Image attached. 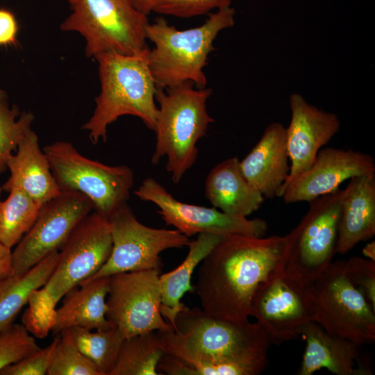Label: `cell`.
Segmentation results:
<instances>
[{
    "mask_svg": "<svg viewBox=\"0 0 375 375\" xmlns=\"http://www.w3.org/2000/svg\"><path fill=\"white\" fill-rule=\"evenodd\" d=\"M288 234L256 238L224 235L201 261L196 292L208 315L237 324L248 322L258 287L285 269Z\"/></svg>",
    "mask_w": 375,
    "mask_h": 375,
    "instance_id": "1",
    "label": "cell"
},
{
    "mask_svg": "<svg viewBox=\"0 0 375 375\" xmlns=\"http://www.w3.org/2000/svg\"><path fill=\"white\" fill-rule=\"evenodd\" d=\"M158 332L164 351L157 366L160 375H217L220 364L244 365L259 374L267 367L271 342L257 322L237 324L186 306L174 331Z\"/></svg>",
    "mask_w": 375,
    "mask_h": 375,
    "instance_id": "2",
    "label": "cell"
},
{
    "mask_svg": "<svg viewBox=\"0 0 375 375\" xmlns=\"http://www.w3.org/2000/svg\"><path fill=\"white\" fill-rule=\"evenodd\" d=\"M235 10L231 6L209 13L199 26L178 30L163 17L148 23L147 39L153 44L147 62L158 88L167 89L186 82L205 88L207 78L203 69L209 54L215 50L213 42L223 30L235 24Z\"/></svg>",
    "mask_w": 375,
    "mask_h": 375,
    "instance_id": "3",
    "label": "cell"
},
{
    "mask_svg": "<svg viewBox=\"0 0 375 375\" xmlns=\"http://www.w3.org/2000/svg\"><path fill=\"white\" fill-rule=\"evenodd\" d=\"M147 54L105 53L94 58L98 62L101 91L94 99L92 116L82 126L89 132L93 144L100 140L106 142L108 126L123 115L137 117L154 131L158 88L150 72Z\"/></svg>",
    "mask_w": 375,
    "mask_h": 375,
    "instance_id": "4",
    "label": "cell"
},
{
    "mask_svg": "<svg viewBox=\"0 0 375 375\" xmlns=\"http://www.w3.org/2000/svg\"><path fill=\"white\" fill-rule=\"evenodd\" d=\"M211 94V89L195 88L190 82L158 88L156 100L158 106L153 131L156 143L151 160L156 165L167 156L166 169L174 183H179L195 163L197 143L214 122L206 109Z\"/></svg>",
    "mask_w": 375,
    "mask_h": 375,
    "instance_id": "5",
    "label": "cell"
},
{
    "mask_svg": "<svg viewBox=\"0 0 375 375\" xmlns=\"http://www.w3.org/2000/svg\"><path fill=\"white\" fill-rule=\"evenodd\" d=\"M72 13L60 24L85 41V54L94 58L105 53L144 55L149 52L148 16L132 0H69Z\"/></svg>",
    "mask_w": 375,
    "mask_h": 375,
    "instance_id": "6",
    "label": "cell"
},
{
    "mask_svg": "<svg viewBox=\"0 0 375 375\" xmlns=\"http://www.w3.org/2000/svg\"><path fill=\"white\" fill-rule=\"evenodd\" d=\"M314 322L358 346L375 340V311L353 283L345 260L331 262L309 282Z\"/></svg>",
    "mask_w": 375,
    "mask_h": 375,
    "instance_id": "7",
    "label": "cell"
},
{
    "mask_svg": "<svg viewBox=\"0 0 375 375\" xmlns=\"http://www.w3.org/2000/svg\"><path fill=\"white\" fill-rule=\"evenodd\" d=\"M60 191H76L92 202L93 210L108 219L126 203L133 185V170L110 166L82 156L71 142L58 141L43 149Z\"/></svg>",
    "mask_w": 375,
    "mask_h": 375,
    "instance_id": "8",
    "label": "cell"
},
{
    "mask_svg": "<svg viewBox=\"0 0 375 375\" xmlns=\"http://www.w3.org/2000/svg\"><path fill=\"white\" fill-rule=\"evenodd\" d=\"M108 221L112 251L106 263L90 278L126 272L160 270L161 252L183 248L190 242L177 229L154 228L140 223L127 202L118 207Z\"/></svg>",
    "mask_w": 375,
    "mask_h": 375,
    "instance_id": "9",
    "label": "cell"
},
{
    "mask_svg": "<svg viewBox=\"0 0 375 375\" xmlns=\"http://www.w3.org/2000/svg\"><path fill=\"white\" fill-rule=\"evenodd\" d=\"M343 194L338 188L309 202L307 212L288 233L286 272L309 283L332 262Z\"/></svg>",
    "mask_w": 375,
    "mask_h": 375,
    "instance_id": "10",
    "label": "cell"
},
{
    "mask_svg": "<svg viewBox=\"0 0 375 375\" xmlns=\"http://www.w3.org/2000/svg\"><path fill=\"white\" fill-rule=\"evenodd\" d=\"M251 316L257 319L271 343L279 345L295 340L308 322H314L309 283L285 269L274 274L256 290Z\"/></svg>",
    "mask_w": 375,
    "mask_h": 375,
    "instance_id": "11",
    "label": "cell"
},
{
    "mask_svg": "<svg viewBox=\"0 0 375 375\" xmlns=\"http://www.w3.org/2000/svg\"><path fill=\"white\" fill-rule=\"evenodd\" d=\"M160 270L126 272L109 276L106 317L125 338L151 331H174L160 312Z\"/></svg>",
    "mask_w": 375,
    "mask_h": 375,
    "instance_id": "12",
    "label": "cell"
},
{
    "mask_svg": "<svg viewBox=\"0 0 375 375\" xmlns=\"http://www.w3.org/2000/svg\"><path fill=\"white\" fill-rule=\"evenodd\" d=\"M92 210L91 201L76 191H61L43 204L36 221L12 252V276L24 274L43 258L58 251Z\"/></svg>",
    "mask_w": 375,
    "mask_h": 375,
    "instance_id": "13",
    "label": "cell"
},
{
    "mask_svg": "<svg viewBox=\"0 0 375 375\" xmlns=\"http://www.w3.org/2000/svg\"><path fill=\"white\" fill-rule=\"evenodd\" d=\"M112 247L108 219L93 210L74 228L58 251L56 267L43 287L58 303L70 289L101 268Z\"/></svg>",
    "mask_w": 375,
    "mask_h": 375,
    "instance_id": "14",
    "label": "cell"
},
{
    "mask_svg": "<svg viewBox=\"0 0 375 375\" xmlns=\"http://www.w3.org/2000/svg\"><path fill=\"white\" fill-rule=\"evenodd\" d=\"M134 194L142 201L156 204L158 207L157 212L166 225L173 226L188 238L199 233L261 238L268 229L267 222L262 219H249L226 214L215 207L179 201L152 178L144 179Z\"/></svg>",
    "mask_w": 375,
    "mask_h": 375,
    "instance_id": "15",
    "label": "cell"
},
{
    "mask_svg": "<svg viewBox=\"0 0 375 375\" xmlns=\"http://www.w3.org/2000/svg\"><path fill=\"white\" fill-rule=\"evenodd\" d=\"M375 174V162L368 153L352 149L326 147L317 153L312 165L280 190L285 204L310 202L339 188L346 180Z\"/></svg>",
    "mask_w": 375,
    "mask_h": 375,
    "instance_id": "16",
    "label": "cell"
},
{
    "mask_svg": "<svg viewBox=\"0 0 375 375\" xmlns=\"http://www.w3.org/2000/svg\"><path fill=\"white\" fill-rule=\"evenodd\" d=\"M289 105L291 119L286 128V140L291 163L284 183L307 170L319 151L340 128V121L335 113L309 103L299 93L290 94Z\"/></svg>",
    "mask_w": 375,
    "mask_h": 375,
    "instance_id": "17",
    "label": "cell"
},
{
    "mask_svg": "<svg viewBox=\"0 0 375 375\" xmlns=\"http://www.w3.org/2000/svg\"><path fill=\"white\" fill-rule=\"evenodd\" d=\"M286 128L274 122L265 129L260 139L240 161L241 171L248 182L265 199L278 197L290 172Z\"/></svg>",
    "mask_w": 375,
    "mask_h": 375,
    "instance_id": "18",
    "label": "cell"
},
{
    "mask_svg": "<svg viewBox=\"0 0 375 375\" xmlns=\"http://www.w3.org/2000/svg\"><path fill=\"white\" fill-rule=\"evenodd\" d=\"M16 151L8 160L10 176L1 186L2 190L8 192L13 188H20L41 207L60 194L61 191L49 160L31 128L20 140Z\"/></svg>",
    "mask_w": 375,
    "mask_h": 375,
    "instance_id": "19",
    "label": "cell"
},
{
    "mask_svg": "<svg viewBox=\"0 0 375 375\" xmlns=\"http://www.w3.org/2000/svg\"><path fill=\"white\" fill-rule=\"evenodd\" d=\"M375 234V174L350 179L341 202L336 253L345 254Z\"/></svg>",
    "mask_w": 375,
    "mask_h": 375,
    "instance_id": "20",
    "label": "cell"
},
{
    "mask_svg": "<svg viewBox=\"0 0 375 375\" xmlns=\"http://www.w3.org/2000/svg\"><path fill=\"white\" fill-rule=\"evenodd\" d=\"M204 194L213 207L226 214L247 217L259 209L265 197L244 176L237 157L216 165L205 181Z\"/></svg>",
    "mask_w": 375,
    "mask_h": 375,
    "instance_id": "21",
    "label": "cell"
},
{
    "mask_svg": "<svg viewBox=\"0 0 375 375\" xmlns=\"http://www.w3.org/2000/svg\"><path fill=\"white\" fill-rule=\"evenodd\" d=\"M109 276L89 278L70 289L56 310L51 331L55 335L73 327L107 330L115 327L106 317Z\"/></svg>",
    "mask_w": 375,
    "mask_h": 375,
    "instance_id": "22",
    "label": "cell"
},
{
    "mask_svg": "<svg viewBox=\"0 0 375 375\" xmlns=\"http://www.w3.org/2000/svg\"><path fill=\"white\" fill-rule=\"evenodd\" d=\"M306 346L299 375H311L324 368L336 375H358L362 372L355 367L360 356L355 343L331 335L315 322H308L302 334Z\"/></svg>",
    "mask_w": 375,
    "mask_h": 375,
    "instance_id": "23",
    "label": "cell"
},
{
    "mask_svg": "<svg viewBox=\"0 0 375 375\" xmlns=\"http://www.w3.org/2000/svg\"><path fill=\"white\" fill-rule=\"evenodd\" d=\"M223 236L212 233L198 234L197 239L190 242L188 253L183 262L174 270L160 274V312L174 329L176 317L186 307L181 301L182 297L187 292L194 290L191 285L194 270Z\"/></svg>",
    "mask_w": 375,
    "mask_h": 375,
    "instance_id": "24",
    "label": "cell"
},
{
    "mask_svg": "<svg viewBox=\"0 0 375 375\" xmlns=\"http://www.w3.org/2000/svg\"><path fill=\"white\" fill-rule=\"evenodd\" d=\"M58 251L43 258L22 276H11L0 281V333L13 324L31 292L43 287L53 272Z\"/></svg>",
    "mask_w": 375,
    "mask_h": 375,
    "instance_id": "25",
    "label": "cell"
},
{
    "mask_svg": "<svg viewBox=\"0 0 375 375\" xmlns=\"http://www.w3.org/2000/svg\"><path fill=\"white\" fill-rule=\"evenodd\" d=\"M163 354L158 331L124 338L110 375H160L157 366Z\"/></svg>",
    "mask_w": 375,
    "mask_h": 375,
    "instance_id": "26",
    "label": "cell"
},
{
    "mask_svg": "<svg viewBox=\"0 0 375 375\" xmlns=\"http://www.w3.org/2000/svg\"><path fill=\"white\" fill-rule=\"evenodd\" d=\"M8 192L6 199H0V242L11 249L32 227L41 206L20 188Z\"/></svg>",
    "mask_w": 375,
    "mask_h": 375,
    "instance_id": "27",
    "label": "cell"
},
{
    "mask_svg": "<svg viewBox=\"0 0 375 375\" xmlns=\"http://www.w3.org/2000/svg\"><path fill=\"white\" fill-rule=\"evenodd\" d=\"M70 332L81 352L94 365L99 375H110L116 363L124 336L116 327L107 330L73 327Z\"/></svg>",
    "mask_w": 375,
    "mask_h": 375,
    "instance_id": "28",
    "label": "cell"
},
{
    "mask_svg": "<svg viewBox=\"0 0 375 375\" xmlns=\"http://www.w3.org/2000/svg\"><path fill=\"white\" fill-rule=\"evenodd\" d=\"M34 115L20 112L19 108L10 105L7 92L0 88V174L8 169V162L16 151L22 137L31 128Z\"/></svg>",
    "mask_w": 375,
    "mask_h": 375,
    "instance_id": "29",
    "label": "cell"
},
{
    "mask_svg": "<svg viewBox=\"0 0 375 375\" xmlns=\"http://www.w3.org/2000/svg\"><path fill=\"white\" fill-rule=\"evenodd\" d=\"M48 375H99L93 363L77 347L68 330L59 334Z\"/></svg>",
    "mask_w": 375,
    "mask_h": 375,
    "instance_id": "30",
    "label": "cell"
},
{
    "mask_svg": "<svg viewBox=\"0 0 375 375\" xmlns=\"http://www.w3.org/2000/svg\"><path fill=\"white\" fill-rule=\"evenodd\" d=\"M28 303V306L22 317V325L28 333L37 338L43 339L55 324L58 303L42 287L31 292Z\"/></svg>",
    "mask_w": 375,
    "mask_h": 375,
    "instance_id": "31",
    "label": "cell"
},
{
    "mask_svg": "<svg viewBox=\"0 0 375 375\" xmlns=\"http://www.w3.org/2000/svg\"><path fill=\"white\" fill-rule=\"evenodd\" d=\"M40 348L22 324H13L0 333V370L16 363Z\"/></svg>",
    "mask_w": 375,
    "mask_h": 375,
    "instance_id": "32",
    "label": "cell"
},
{
    "mask_svg": "<svg viewBox=\"0 0 375 375\" xmlns=\"http://www.w3.org/2000/svg\"><path fill=\"white\" fill-rule=\"evenodd\" d=\"M232 0H155L152 12L181 18L209 14L214 9L230 6Z\"/></svg>",
    "mask_w": 375,
    "mask_h": 375,
    "instance_id": "33",
    "label": "cell"
},
{
    "mask_svg": "<svg viewBox=\"0 0 375 375\" xmlns=\"http://www.w3.org/2000/svg\"><path fill=\"white\" fill-rule=\"evenodd\" d=\"M59 335L44 349H40L19 362L1 370L0 375H44L47 374Z\"/></svg>",
    "mask_w": 375,
    "mask_h": 375,
    "instance_id": "34",
    "label": "cell"
},
{
    "mask_svg": "<svg viewBox=\"0 0 375 375\" xmlns=\"http://www.w3.org/2000/svg\"><path fill=\"white\" fill-rule=\"evenodd\" d=\"M345 262L351 281L375 311V261L352 257Z\"/></svg>",
    "mask_w": 375,
    "mask_h": 375,
    "instance_id": "35",
    "label": "cell"
},
{
    "mask_svg": "<svg viewBox=\"0 0 375 375\" xmlns=\"http://www.w3.org/2000/svg\"><path fill=\"white\" fill-rule=\"evenodd\" d=\"M18 24L15 15L9 10L0 8V46L15 45Z\"/></svg>",
    "mask_w": 375,
    "mask_h": 375,
    "instance_id": "36",
    "label": "cell"
},
{
    "mask_svg": "<svg viewBox=\"0 0 375 375\" xmlns=\"http://www.w3.org/2000/svg\"><path fill=\"white\" fill-rule=\"evenodd\" d=\"M12 256L11 249L0 242V281L12 276Z\"/></svg>",
    "mask_w": 375,
    "mask_h": 375,
    "instance_id": "37",
    "label": "cell"
},
{
    "mask_svg": "<svg viewBox=\"0 0 375 375\" xmlns=\"http://www.w3.org/2000/svg\"><path fill=\"white\" fill-rule=\"evenodd\" d=\"M155 0H132L135 8L146 15L152 12V7Z\"/></svg>",
    "mask_w": 375,
    "mask_h": 375,
    "instance_id": "38",
    "label": "cell"
},
{
    "mask_svg": "<svg viewBox=\"0 0 375 375\" xmlns=\"http://www.w3.org/2000/svg\"><path fill=\"white\" fill-rule=\"evenodd\" d=\"M362 254L368 259L375 261V242L367 243L362 249Z\"/></svg>",
    "mask_w": 375,
    "mask_h": 375,
    "instance_id": "39",
    "label": "cell"
},
{
    "mask_svg": "<svg viewBox=\"0 0 375 375\" xmlns=\"http://www.w3.org/2000/svg\"><path fill=\"white\" fill-rule=\"evenodd\" d=\"M2 188L0 186V197H1V192H2Z\"/></svg>",
    "mask_w": 375,
    "mask_h": 375,
    "instance_id": "40",
    "label": "cell"
}]
</instances>
